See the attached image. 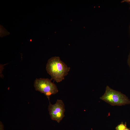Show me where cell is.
Here are the masks:
<instances>
[{
	"instance_id": "cell-1",
	"label": "cell",
	"mask_w": 130,
	"mask_h": 130,
	"mask_svg": "<svg viewBox=\"0 0 130 130\" xmlns=\"http://www.w3.org/2000/svg\"><path fill=\"white\" fill-rule=\"evenodd\" d=\"M70 67L62 61L59 57H52L48 60L46 66V70L51 77L58 83L64 79V77L68 74Z\"/></svg>"
},
{
	"instance_id": "cell-2",
	"label": "cell",
	"mask_w": 130,
	"mask_h": 130,
	"mask_svg": "<svg viewBox=\"0 0 130 130\" xmlns=\"http://www.w3.org/2000/svg\"><path fill=\"white\" fill-rule=\"evenodd\" d=\"M100 99L112 106L130 104V100L125 95L107 86L104 94Z\"/></svg>"
},
{
	"instance_id": "cell-3",
	"label": "cell",
	"mask_w": 130,
	"mask_h": 130,
	"mask_svg": "<svg viewBox=\"0 0 130 130\" xmlns=\"http://www.w3.org/2000/svg\"><path fill=\"white\" fill-rule=\"evenodd\" d=\"M51 80L48 78H37L34 83L35 90L43 93L49 100L50 96L58 92L57 86Z\"/></svg>"
},
{
	"instance_id": "cell-4",
	"label": "cell",
	"mask_w": 130,
	"mask_h": 130,
	"mask_svg": "<svg viewBox=\"0 0 130 130\" xmlns=\"http://www.w3.org/2000/svg\"><path fill=\"white\" fill-rule=\"evenodd\" d=\"M48 110L51 118L59 123L65 116V105L63 101L57 99L55 104H52L49 101Z\"/></svg>"
},
{
	"instance_id": "cell-5",
	"label": "cell",
	"mask_w": 130,
	"mask_h": 130,
	"mask_svg": "<svg viewBox=\"0 0 130 130\" xmlns=\"http://www.w3.org/2000/svg\"><path fill=\"white\" fill-rule=\"evenodd\" d=\"M127 127L126 123L124 124L123 122L118 125L115 128L116 130H124Z\"/></svg>"
},
{
	"instance_id": "cell-6",
	"label": "cell",
	"mask_w": 130,
	"mask_h": 130,
	"mask_svg": "<svg viewBox=\"0 0 130 130\" xmlns=\"http://www.w3.org/2000/svg\"><path fill=\"white\" fill-rule=\"evenodd\" d=\"M127 62L128 64L130 69V51L128 56Z\"/></svg>"
},
{
	"instance_id": "cell-7",
	"label": "cell",
	"mask_w": 130,
	"mask_h": 130,
	"mask_svg": "<svg viewBox=\"0 0 130 130\" xmlns=\"http://www.w3.org/2000/svg\"><path fill=\"white\" fill-rule=\"evenodd\" d=\"M4 125L2 122L0 121V130H4Z\"/></svg>"
},
{
	"instance_id": "cell-8",
	"label": "cell",
	"mask_w": 130,
	"mask_h": 130,
	"mask_svg": "<svg viewBox=\"0 0 130 130\" xmlns=\"http://www.w3.org/2000/svg\"><path fill=\"white\" fill-rule=\"evenodd\" d=\"M126 2L130 4V0H124L122 1L121 2L123 3Z\"/></svg>"
},
{
	"instance_id": "cell-9",
	"label": "cell",
	"mask_w": 130,
	"mask_h": 130,
	"mask_svg": "<svg viewBox=\"0 0 130 130\" xmlns=\"http://www.w3.org/2000/svg\"><path fill=\"white\" fill-rule=\"evenodd\" d=\"M124 130H130V129L128 128L127 127Z\"/></svg>"
},
{
	"instance_id": "cell-10",
	"label": "cell",
	"mask_w": 130,
	"mask_h": 130,
	"mask_svg": "<svg viewBox=\"0 0 130 130\" xmlns=\"http://www.w3.org/2000/svg\"><path fill=\"white\" fill-rule=\"evenodd\" d=\"M129 30L130 34V23L129 26Z\"/></svg>"
},
{
	"instance_id": "cell-11",
	"label": "cell",
	"mask_w": 130,
	"mask_h": 130,
	"mask_svg": "<svg viewBox=\"0 0 130 130\" xmlns=\"http://www.w3.org/2000/svg\"></svg>"
}]
</instances>
